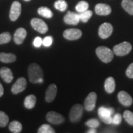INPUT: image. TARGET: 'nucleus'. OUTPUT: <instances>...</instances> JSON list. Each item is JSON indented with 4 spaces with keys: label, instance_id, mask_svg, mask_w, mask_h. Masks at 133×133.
Here are the masks:
<instances>
[{
    "label": "nucleus",
    "instance_id": "23",
    "mask_svg": "<svg viewBox=\"0 0 133 133\" xmlns=\"http://www.w3.org/2000/svg\"><path fill=\"white\" fill-rule=\"evenodd\" d=\"M121 6L128 14L133 15V0H123Z\"/></svg>",
    "mask_w": 133,
    "mask_h": 133
},
{
    "label": "nucleus",
    "instance_id": "39",
    "mask_svg": "<svg viewBox=\"0 0 133 133\" xmlns=\"http://www.w3.org/2000/svg\"><path fill=\"white\" fill-rule=\"evenodd\" d=\"M24 1H30V0H24Z\"/></svg>",
    "mask_w": 133,
    "mask_h": 133
},
{
    "label": "nucleus",
    "instance_id": "38",
    "mask_svg": "<svg viewBox=\"0 0 133 133\" xmlns=\"http://www.w3.org/2000/svg\"><path fill=\"white\" fill-rule=\"evenodd\" d=\"M87 132H88V133H96V132H97V131H96L95 128H91L90 129H89V130L87 131Z\"/></svg>",
    "mask_w": 133,
    "mask_h": 133
},
{
    "label": "nucleus",
    "instance_id": "16",
    "mask_svg": "<svg viewBox=\"0 0 133 133\" xmlns=\"http://www.w3.org/2000/svg\"><path fill=\"white\" fill-rule=\"evenodd\" d=\"M95 12L99 16H108L112 12V8L108 4L99 3L95 6Z\"/></svg>",
    "mask_w": 133,
    "mask_h": 133
},
{
    "label": "nucleus",
    "instance_id": "18",
    "mask_svg": "<svg viewBox=\"0 0 133 133\" xmlns=\"http://www.w3.org/2000/svg\"><path fill=\"white\" fill-rule=\"evenodd\" d=\"M0 76L3 81L8 83H11L14 78L11 70L6 66H3L0 69Z\"/></svg>",
    "mask_w": 133,
    "mask_h": 133
},
{
    "label": "nucleus",
    "instance_id": "1",
    "mask_svg": "<svg viewBox=\"0 0 133 133\" xmlns=\"http://www.w3.org/2000/svg\"><path fill=\"white\" fill-rule=\"evenodd\" d=\"M29 79L32 83H41L43 81V71L41 66L35 63L31 64L28 68Z\"/></svg>",
    "mask_w": 133,
    "mask_h": 133
},
{
    "label": "nucleus",
    "instance_id": "4",
    "mask_svg": "<svg viewBox=\"0 0 133 133\" xmlns=\"http://www.w3.org/2000/svg\"><path fill=\"white\" fill-rule=\"evenodd\" d=\"M132 50V45L128 41H123L114 47V53L118 56H124L129 54Z\"/></svg>",
    "mask_w": 133,
    "mask_h": 133
},
{
    "label": "nucleus",
    "instance_id": "26",
    "mask_svg": "<svg viewBox=\"0 0 133 133\" xmlns=\"http://www.w3.org/2000/svg\"><path fill=\"white\" fill-rule=\"evenodd\" d=\"M92 11L90 10H87V11H84V12L79 13V19L83 22L86 23L91 19V17L92 16Z\"/></svg>",
    "mask_w": 133,
    "mask_h": 133
},
{
    "label": "nucleus",
    "instance_id": "13",
    "mask_svg": "<svg viewBox=\"0 0 133 133\" xmlns=\"http://www.w3.org/2000/svg\"><path fill=\"white\" fill-rule=\"evenodd\" d=\"M118 99L121 105L125 107H129L132 104L133 99L131 96L126 91H121L118 94Z\"/></svg>",
    "mask_w": 133,
    "mask_h": 133
},
{
    "label": "nucleus",
    "instance_id": "27",
    "mask_svg": "<svg viewBox=\"0 0 133 133\" xmlns=\"http://www.w3.org/2000/svg\"><path fill=\"white\" fill-rule=\"evenodd\" d=\"M89 4L85 1H81L76 6L75 9L78 13H81L88 10Z\"/></svg>",
    "mask_w": 133,
    "mask_h": 133
},
{
    "label": "nucleus",
    "instance_id": "30",
    "mask_svg": "<svg viewBox=\"0 0 133 133\" xmlns=\"http://www.w3.org/2000/svg\"><path fill=\"white\" fill-rule=\"evenodd\" d=\"M123 118L129 125L133 126V113L130 110H126L123 113Z\"/></svg>",
    "mask_w": 133,
    "mask_h": 133
},
{
    "label": "nucleus",
    "instance_id": "12",
    "mask_svg": "<svg viewBox=\"0 0 133 133\" xmlns=\"http://www.w3.org/2000/svg\"><path fill=\"white\" fill-rule=\"evenodd\" d=\"M21 13V4L19 1H14L11 6L9 12V18L12 21H16Z\"/></svg>",
    "mask_w": 133,
    "mask_h": 133
},
{
    "label": "nucleus",
    "instance_id": "37",
    "mask_svg": "<svg viewBox=\"0 0 133 133\" xmlns=\"http://www.w3.org/2000/svg\"><path fill=\"white\" fill-rule=\"evenodd\" d=\"M3 93H4V88H3L1 83H0V97L3 95Z\"/></svg>",
    "mask_w": 133,
    "mask_h": 133
},
{
    "label": "nucleus",
    "instance_id": "7",
    "mask_svg": "<svg viewBox=\"0 0 133 133\" xmlns=\"http://www.w3.org/2000/svg\"><path fill=\"white\" fill-rule=\"evenodd\" d=\"M31 25L35 30L40 33H46L48 30V25L45 22L38 18H34L31 20Z\"/></svg>",
    "mask_w": 133,
    "mask_h": 133
},
{
    "label": "nucleus",
    "instance_id": "19",
    "mask_svg": "<svg viewBox=\"0 0 133 133\" xmlns=\"http://www.w3.org/2000/svg\"><path fill=\"white\" fill-rule=\"evenodd\" d=\"M104 88L106 92L109 94L114 92L115 89V79L112 76L107 78L105 81Z\"/></svg>",
    "mask_w": 133,
    "mask_h": 133
},
{
    "label": "nucleus",
    "instance_id": "20",
    "mask_svg": "<svg viewBox=\"0 0 133 133\" xmlns=\"http://www.w3.org/2000/svg\"><path fill=\"white\" fill-rule=\"evenodd\" d=\"M16 60V55L12 53H0V61L4 63H12Z\"/></svg>",
    "mask_w": 133,
    "mask_h": 133
},
{
    "label": "nucleus",
    "instance_id": "24",
    "mask_svg": "<svg viewBox=\"0 0 133 133\" xmlns=\"http://www.w3.org/2000/svg\"><path fill=\"white\" fill-rule=\"evenodd\" d=\"M38 12L40 16L47 18V19H50V18L52 17L53 16V13L51 11V10L47 7L39 8L38 9Z\"/></svg>",
    "mask_w": 133,
    "mask_h": 133
},
{
    "label": "nucleus",
    "instance_id": "22",
    "mask_svg": "<svg viewBox=\"0 0 133 133\" xmlns=\"http://www.w3.org/2000/svg\"><path fill=\"white\" fill-rule=\"evenodd\" d=\"M9 129L13 133H19L22 129V125L19 121L14 120L9 124Z\"/></svg>",
    "mask_w": 133,
    "mask_h": 133
},
{
    "label": "nucleus",
    "instance_id": "15",
    "mask_svg": "<svg viewBox=\"0 0 133 133\" xmlns=\"http://www.w3.org/2000/svg\"><path fill=\"white\" fill-rule=\"evenodd\" d=\"M57 92V86L54 84H51L48 86L46 91L45 100L47 102H52L56 98Z\"/></svg>",
    "mask_w": 133,
    "mask_h": 133
},
{
    "label": "nucleus",
    "instance_id": "11",
    "mask_svg": "<svg viewBox=\"0 0 133 133\" xmlns=\"http://www.w3.org/2000/svg\"><path fill=\"white\" fill-rule=\"evenodd\" d=\"M26 79L24 77H21L17 79L16 82L13 84L12 88H11V91L13 94H17L20 92L24 91L26 87Z\"/></svg>",
    "mask_w": 133,
    "mask_h": 133
},
{
    "label": "nucleus",
    "instance_id": "28",
    "mask_svg": "<svg viewBox=\"0 0 133 133\" xmlns=\"http://www.w3.org/2000/svg\"><path fill=\"white\" fill-rule=\"evenodd\" d=\"M9 120L8 115L3 111H0V127H5L7 126Z\"/></svg>",
    "mask_w": 133,
    "mask_h": 133
},
{
    "label": "nucleus",
    "instance_id": "29",
    "mask_svg": "<svg viewBox=\"0 0 133 133\" xmlns=\"http://www.w3.org/2000/svg\"><path fill=\"white\" fill-rule=\"evenodd\" d=\"M38 133H54L56 131L49 124H43L40 126L38 131Z\"/></svg>",
    "mask_w": 133,
    "mask_h": 133
},
{
    "label": "nucleus",
    "instance_id": "33",
    "mask_svg": "<svg viewBox=\"0 0 133 133\" xmlns=\"http://www.w3.org/2000/svg\"><path fill=\"white\" fill-rule=\"evenodd\" d=\"M121 120H122V116L120 114H116L112 116V124L114 125H119L120 124Z\"/></svg>",
    "mask_w": 133,
    "mask_h": 133
},
{
    "label": "nucleus",
    "instance_id": "21",
    "mask_svg": "<svg viewBox=\"0 0 133 133\" xmlns=\"http://www.w3.org/2000/svg\"><path fill=\"white\" fill-rule=\"evenodd\" d=\"M36 102V98L35 96L30 94L25 97L24 101V106L26 109H31L35 107Z\"/></svg>",
    "mask_w": 133,
    "mask_h": 133
},
{
    "label": "nucleus",
    "instance_id": "17",
    "mask_svg": "<svg viewBox=\"0 0 133 133\" xmlns=\"http://www.w3.org/2000/svg\"><path fill=\"white\" fill-rule=\"evenodd\" d=\"M26 31L24 28H19L16 30L14 35V41L17 44H21L26 36Z\"/></svg>",
    "mask_w": 133,
    "mask_h": 133
},
{
    "label": "nucleus",
    "instance_id": "2",
    "mask_svg": "<svg viewBox=\"0 0 133 133\" xmlns=\"http://www.w3.org/2000/svg\"><path fill=\"white\" fill-rule=\"evenodd\" d=\"M97 57L104 63H109L114 59V51L105 46H99L96 50Z\"/></svg>",
    "mask_w": 133,
    "mask_h": 133
},
{
    "label": "nucleus",
    "instance_id": "9",
    "mask_svg": "<svg viewBox=\"0 0 133 133\" xmlns=\"http://www.w3.org/2000/svg\"><path fill=\"white\" fill-rule=\"evenodd\" d=\"M114 28L110 23L105 22L100 26L99 29V35L102 39H106L112 34Z\"/></svg>",
    "mask_w": 133,
    "mask_h": 133
},
{
    "label": "nucleus",
    "instance_id": "34",
    "mask_svg": "<svg viewBox=\"0 0 133 133\" xmlns=\"http://www.w3.org/2000/svg\"><path fill=\"white\" fill-rule=\"evenodd\" d=\"M53 43V38L52 36H46L45 38H44V39L43 40V46H45V47H49L52 45Z\"/></svg>",
    "mask_w": 133,
    "mask_h": 133
},
{
    "label": "nucleus",
    "instance_id": "36",
    "mask_svg": "<svg viewBox=\"0 0 133 133\" xmlns=\"http://www.w3.org/2000/svg\"><path fill=\"white\" fill-rule=\"evenodd\" d=\"M43 43V39L37 36L35 38L34 41H33V46L36 48H39Z\"/></svg>",
    "mask_w": 133,
    "mask_h": 133
},
{
    "label": "nucleus",
    "instance_id": "32",
    "mask_svg": "<svg viewBox=\"0 0 133 133\" xmlns=\"http://www.w3.org/2000/svg\"><path fill=\"white\" fill-rule=\"evenodd\" d=\"M86 125L90 128H96L100 125L99 121L97 119H91L86 122Z\"/></svg>",
    "mask_w": 133,
    "mask_h": 133
},
{
    "label": "nucleus",
    "instance_id": "31",
    "mask_svg": "<svg viewBox=\"0 0 133 133\" xmlns=\"http://www.w3.org/2000/svg\"><path fill=\"white\" fill-rule=\"evenodd\" d=\"M11 40V36L9 32H4L0 34V44H6Z\"/></svg>",
    "mask_w": 133,
    "mask_h": 133
},
{
    "label": "nucleus",
    "instance_id": "10",
    "mask_svg": "<svg viewBox=\"0 0 133 133\" xmlns=\"http://www.w3.org/2000/svg\"><path fill=\"white\" fill-rule=\"evenodd\" d=\"M82 35V32L79 29H69L64 31L63 36L68 40H77Z\"/></svg>",
    "mask_w": 133,
    "mask_h": 133
},
{
    "label": "nucleus",
    "instance_id": "3",
    "mask_svg": "<svg viewBox=\"0 0 133 133\" xmlns=\"http://www.w3.org/2000/svg\"><path fill=\"white\" fill-rule=\"evenodd\" d=\"M114 114L113 108H107L101 106L98 109V115L100 119L105 124H110L112 123V115Z\"/></svg>",
    "mask_w": 133,
    "mask_h": 133
},
{
    "label": "nucleus",
    "instance_id": "35",
    "mask_svg": "<svg viewBox=\"0 0 133 133\" xmlns=\"http://www.w3.org/2000/svg\"><path fill=\"white\" fill-rule=\"evenodd\" d=\"M126 75L129 78H133V63L131 64L127 68L126 71Z\"/></svg>",
    "mask_w": 133,
    "mask_h": 133
},
{
    "label": "nucleus",
    "instance_id": "6",
    "mask_svg": "<svg viewBox=\"0 0 133 133\" xmlns=\"http://www.w3.org/2000/svg\"><path fill=\"white\" fill-rule=\"evenodd\" d=\"M97 97V94L94 92H91L87 96L84 104V109L86 111L91 112L95 109Z\"/></svg>",
    "mask_w": 133,
    "mask_h": 133
},
{
    "label": "nucleus",
    "instance_id": "8",
    "mask_svg": "<svg viewBox=\"0 0 133 133\" xmlns=\"http://www.w3.org/2000/svg\"><path fill=\"white\" fill-rule=\"evenodd\" d=\"M46 119L48 122L52 124H61L65 121L64 117L62 115L54 111L48 113L46 115Z\"/></svg>",
    "mask_w": 133,
    "mask_h": 133
},
{
    "label": "nucleus",
    "instance_id": "14",
    "mask_svg": "<svg viewBox=\"0 0 133 133\" xmlns=\"http://www.w3.org/2000/svg\"><path fill=\"white\" fill-rule=\"evenodd\" d=\"M64 21L66 24L76 25L77 24H78L79 21H80L79 13H75L71 12V11H69L64 16Z\"/></svg>",
    "mask_w": 133,
    "mask_h": 133
},
{
    "label": "nucleus",
    "instance_id": "5",
    "mask_svg": "<svg viewBox=\"0 0 133 133\" xmlns=\"http://www.w3.org/2000/svg\"><path fill=\"white\" fill-rule=\"evenodd\" d=\"M83 114V107L81 104H75L71 107L70 112V119L71 122H78Z\"/></svg>",
    "mask_w": 133,
    "mask_h": 133
},
{
    "label": "nucleus",
    "instance_id": "25",
    "mask_svg": "<svg viewBox=\"0 0 133 133\" xmlns=\"http://www.w3.org/2000/svg\"><path fill=\"white\" fill-rule=\"evenodd\" d=\"M54 8L61 12H64L67 8V3L65 0H57L54 3Z\"/></svg>",
    "mask_w": 133,
    "mask_h": 133
}]
</instances>
